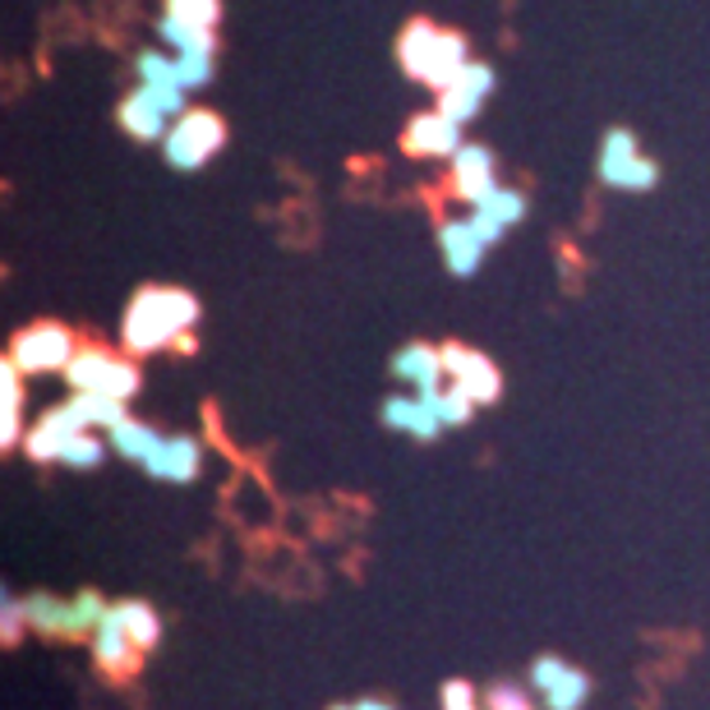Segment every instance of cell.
<instances>
[{
    "label": "cell",
    "instance_id": "1",
    "mask_svg": "<svg viewBox=\"0 0 710 710\" xmlns=\"http://www.w3.org/2000/svg\"><path fill=\"white\" fill-rule=\"evenodd\" d=\"M194 323H198V300L190 291H181V286H144L121 319V342L135 355H152V351H167L171 342L181 346Z\"/></svg>",
    "mask_w": 710,
    "mask_h": 710
},
{
    "label": "cell",
    "instance_id": "2",
    "mask_svg": "<svg viewBox=\"0 0 710 710\" xmlns=\"http://www.w3.org/2000/svg\"><path fill=\"white\" fill-rule=\"evenodd\" d=\"M397 65L406 70V79L425 83V88H453L457 75L471 65V56H466V37L453 33V28H438L430 24V19H411V24L402 28V37H397Z\"/></svg>",
    "mask_w": 710,
    "mask_h": 710
},
{
    "label": "cell",
    "instance_id": "3",
    "mask_svg": "<svg viewBox=\"0 0 710 710\" xmlns=\"http://www.w3.org/2000/svg\"><path fill=\"white\" fill-rule=\"evenodd\" d=\"M221 148H227V121H221L217 111L190 106L185 116L167 129L162 158H167V167H175V171H198V167H208Z\"/></svg>",
    "mask_w": 710,
    "mask_h": 710
},
{
    "label": "cell",
    "instance_id": "4",
    "mask_svg": "<svg viewBox=\"0 0 710 710\" xmlns=\"http://www.w3.org/2000/svg\"><path fill=\"white\" fill-rule=\"evenodd\" d=\"M595 175H600V185H609V190L646 194L660 181V167L651 158H641V144H637V135L628 125H614V129H605V139H600Z\"/></svg>",
    "mask_w": 710,
    "mask_h": 710
},
{
    "label": "cell",
    "instance_id": "5",
    "mask_svg": "<svg viewBox=\"0 0 710 710\" xmlns=\"http://www.w3.org/2000/svg\"><path fill=\"white\" fill-rule=\"evenodd\" d=\"M65 383L75 392H98V397H116V402H129L139 392V369L111 355L106 346H79V355L65 369Z\"/></svg>",
    "mask_w": 710,
    "mask_h": 710
},
{
    "label": "cell",
    "instance_id": "6",
    "mask_svg": "<svg viewBox=\"0 0 710 710\" xmlns=\"http://www.w3.org/2000/svg\"><path fill=\"white\" fill-rule=\"evenodd\" d=\"M75 355H79L75 332L65 323H33L10 342V365L19 374H56V369L65 374Z\"/></svg>",
    "mask_w": 710,
    "mask_h": 710
},
{
    "label": "cell",
    "instance_id": "7",
    "mask_svg": "<svg viewBox=\"0 0 710 710\" xmlns=\"http://www.w3.org/2000/svg\"><path fill=\"white\" fill-rule=\"evenodd\" d=\"M438 351H443V374L453 379V388H461L476 406L499 402L503 379H499V365L490 360V355H484V351H471V346H461V342H443Z\"/></svg>",
    "mask_w": 710,
    "mask_h": 710
},
{
    "label": "cell",
    "instance_id": "8",
    "mask_svg": "<svg viewBox=\"0 0 710 710\" xmlns=\"http://www.w3.org/2000/svg\"><path fill=\"white\" fill-rule=\"evenodd\" d=\"M494 88H499L494 65L471 60V65H466V70L457 75V83L438 93V111H443V116H453L457 125H471L480 111H484V102L494 98Z\"/></svg>",
    "mask_w": 710,
    "mask_h": 710
},
{
    "label": "cell",
    "instance_id": "9",
    "mask_svg": "<svg viewBox=\"0 0 710 710\" xmlns=\"http://www.w3.org/2000/svg\"><path fill=\"white\" fill-rule=\"evenodd\" d=\"M461 129L453 116H443V111H420V116L402 129V152L406 158H453V152L466 144Z\"/></svg>",
    "mask_w": 710,
    "mask_h": 710
},
{
    "label": "cell",
    "instance_id": "10",
    "mask_svg": "<svg viewBox=\"0 0 710 710\" xmlns=\"http://www.w3.org/2000/svg\"><path fill=\"white\" fill-rule=\"evenodd\" d=\"M198 471H204V448L190 434H167L162 448L144 461V476L158 484H194Z\"/></svg>",
    "mask_w": 710,
    "mask_h": 710
},
{
    "label": "cell",
    "instance_id": "11",
    "mask_svg": "<svg viewBox=\"0 0 710 710\" xmlns=\"http://www.w3.org/2000/svg\"><path fill=\"white\" fill-rule=\"evenodd\" d=\"M93 660L102 664L111 678H135L139 664H144L139 641L125 632V623L116 618V605H111V614L102 618V628L93 632Z\"/></svg>",
    "mask_w": 710,
    "mask_h": 710
},
{
    "label": "cell",
    "instance_id": "12",
    "mask_svg": "<svg viewBox=\"0 0 710 710\" xmlns=\"http://www.w3.org/2000/svg\"><path fill=\"white\" fill-rule=\"evenodd\" d=\"M448 162H453V190L466 204H480V198H490L499 190V162L484 144H461Z\"/></svg>",
    "mask_w": 710,
    "mask_h": 710
},
{
    "label": "cell",
    "instance_id": "13",
    "mask_svg": "<svg viewBox=\"0 0 710 710\" xmlns=\"http://www.w3.org/2000/svg\"><path fill=\"white\" fill-rule=\"evenodd\" d=\"M526 194L522 190H507V185H499L490 198H480V204H471V227L480 231V240L484 245H499V240L517 227V221H526Z\"/></svg>",
    "mask_w": 710,
    "mask_h": 710
},
{
    "label": "cell",
    "instance_id": "14",
    "mask_svg": "<svg viewBox=\"0 0 710 710\" xmlns=\"http://www.w3.org/2000/svg\"><path fill=\"white\" fill-rule=\"evenodd\" d=\"M388 374L397 383H406L415 392H438L443 388V351L438 346H425V342H406V346H397L392 351V360H388Z\"/></svg>",
    "mask_w": 710,
    "mask_h": 710
},
{
    "label": "cell",
    "instance_id": "15",
    "mask_svg": "<svg viewBox=\"0 0 710 710\" xmlns=\"http://www.w3.org/2000/svg\"><path fill=\"white\" fill-rule=\"evenodd\" d=\"M75 434H88V430L79 425V415L70 411V402H65V406H51V411L42 415L37 425L24 434V453H28L33 461H60L65 443H70Z\"/></svg>",
    "mask_w": 710,
    "mask_h": 710
},
{
    "label": "cell",
    "instance_id": "16",
    "mask_svg": "<svg viewBox=\"0 0 710 710\" xmlns=\"http://www.w3.org/2000/svg\"><path fill=\"white\" fill-rule=\"evenodd\" d=\"M379 415H383L388 430L411 434L415 443H434L443 434V420H438L434 402H425V397H402V392H397V397H388V402L379 406Z\"/></svg>",
    "mask_w": 710,
    "mask_h": 710
},
{
    "label": "cell",
    "instance_id": "17",
    "mask_svg": "<svg viewBox=\"0 0 710 710\" xmlns=\"http://www.w3.org/2000/svg\"><path fill=\"white\" fill-rule=\"evenodd\" d=\"M171 125H175V121L167 116L162 102L152 98L144 83H139L135 93H129V98L121 102V129H125L129 139H139V144H162Z\"/></svg>",
    "mask_w": 710,
    "mask_h": 710
},
{
    "label": "cell",
    "instance_id": "18",
    "mask_svg": "<svg viewBox=\"0 0 710 710\" xmlns=\"http://www.w3.org/2000/svg\"><path fill=\"white\" fill-rule=\"evenodd\" d=\"M438 250H443V263H448L453 277H476L480 263H484V240L471 221H443L438 227Z\"/></svg>",
    "mask_w": 710,
    "mask_h": 710
},
{
    "label": "cell",
    "instance_id": "19",
    "mask_svg": "<svg viewBox=\"0 0 710 710\" xmlns=\"http://www.w3.org/2000/svg\"><path fill=\"white\" fill-rule=\"evenodd\" d=\"M24 614H28V628L37 637H75V600L70 595H56V591H33L24 595Z\"/></svg>",
    "mask_w": 710,
    "mask_h": 710
},
{
    "label": "cell",
    "instance_id": "20",
    "mask_svg": "<svg viewBox=\"0 0 710 710\" xmlns=\"http://www.w3.org/2000/svg\"><path fill=\"white\" fill-rule=\"evenodd\" d=\"M162 438H167V434H158L152 425H144V420H121L116 430H106V443H111V448H116L125 461H139V466L162 448Z\"/></svg>",
    "mask_w": 710,
    "mask_h": 710
},
{
    "label": "cell",
    "instance_id": "21",
    "mask_svg": "<svg viewBox=\"0 0 710 710\" xmlns=\"http://www.w3.org/2000/svg\"><path fill=\"white\" fill-rule=\"evenodd\" d=\"M70 411L79 415L83 430H116L121 420H129L125 402H116V397H98V392H75Z\"/></svg>",
    "mask_w": 710,
    "mask_h": 710
},
{
    "label": "cell",
    "instance_id": "22",
    "mask_svg": "<svg viewBox=\"0 0 710 710\" xmlns=\"http://www.w3.org/2000/svg\"><path fill=\"white\" fill-rule=\"evenodd\" d=\"M19 411H24V388H19V369L5 360L0 365V448L19 443Z\"/></svg>",
    "mask_w": 710,
    "mask_h": 710
},
{
    "label": "cell",
    "instance_id": "23",
    "mask_svg": "<svg viewBox=\"0 0 710 710\" xmlns=\"http://www.w3.org/2000/svg\"><path fill=\"white\" fill-rule=\"evenodd\" d=\"M116 618L125 623V632L139 641V651H152L162 641V618H158V609H152L148 600H121Z\"/></svg>",
    "mask_w": 710,
    "mask_h": 710
},
{
    "label": "cell",
    "instance_id": "24",
    "mask_svg": "<svg viewBox=\"0 0 710 710\" xmlns=\"http://www.w3.org/2000/svg\"><path fill=\"white\" fill-rule=\"evenodd\" d=\"M540 701H545V710H582L591 701V674L572 664V669L549 687V692H540Z\"/></svg>",
    "mask_w": 710,
    "mask_h": 710
},
{
    "label": "cell",
    "instance_id": "25",
    "mask_svg": "<svg viewBox=\"0 0 710 710\" xmlns=\"http://www.w3.org/2000/svg\"><path fill=\"white\" fill-rule=\"evenodd\" d=\"M415 397H425V402H434L438 420H443V430H461V425H471V415H476V402L466 397L461 388H438V392H415Z\"/></svg>",
    "mask_w": 710,
    "mask_h": 710
},
{
    "label": "cell",
    "instance_id": "26",
    "mask_svg": "<svg viewBox=\"0 0 710 710\" xmlns=\"http://www.w3.org/2000/svg\"><path fill=\"white\" fill-rule=\"evenodd\" d=\"M158 37L171 47V56H181V51H217V37L213 33H198V28L181 24V19H171V14L158 19Z\"/></svg>",
    "mask_w": 710,
    "mask_h": 710
},
{
    "label": "cell",
    "instance_id": "27",
    "mask_svg": "<svg viewBox=\"0 0 710 710\" xmlns=\"http://www.w3.org/2000/svg\"><path fill=\"white\" fill-rule=\"evenodd\" d=\"M167 14L198 33H217L221 24V0H167Z\"/></svg>",
    "mask_w": 710,
    "mask_h": 710
},
{
    "label": "cell",
    "instance_id": "28",
    "mask_svg": "<svg viewBox=\"0 0 710 710\" xmlns=\"http://www.w3.org/2000/svg\"><path fill=\"white\" fill-rule=\"evenodd\" d=\"M135 75H139L144 88H181L175 56H167V51H139L135 56Z\"/></svg>",
    "mask_w": 710,
    "mask_h": 710
},
{
    "label": "cell",
    "instance_id": "29",
    "mask_svg": "<svg viewBox=\"0 0 710 710\" xmlns=\"http://www.w3.org/2000/svg\"><path fill=\"white\" fill-rule=\"evenodd\" d=\"M102 457H106V448L93 438V430H88V434H75L70 443H65L60 466H70V471H98Z\"/></svg>",
    "mask_w": 710,
    "mask_h": 710
},
{
    "label": "cell",
    "instance_id": "30",
    "mask_svg": "<svg viewBox=\"0 0 710 710\" xmlns=\"http://www.w3.org/2000/svg\"><path fill=\"white\" fill-rule=\"evenodd\" d=\"M175 75H181V88L194 93V88L213 83V51H181L175 56Z\"/></svg>",
    "mask_w": 710,
    "mask_h": 710
},
{
    "label": "cell",
    "instance_id": "31",
    "mask_svg": "<svg viewBox=\"0 0 710 710\" xmlns=\"http://www.w3.org/2000/svg\"><path fill=\"white\" fill-rule=\"evenodd\" d=\"M568 669H572V664L563 655H536V660H530V687H536V692H549V687L559 683Z\"/></svg>",
    "mask_w": 710,
    "mask_h": 710
},
{
    "label": "cell",
    "instance_id": "32",
    "mask_svg": "<svg viewBox=\"0 0 710 710\" xmlns=\"http://www.w3.org/2000/svg\"><path fill=\"white\" fill-rule=\"evenodd\" d=\"M438 701H443V710H484L480 706V692L466 678H448V683H443Z\"/></svg>",
    "mask_w": 710,
    "mask_h": 710
},
{
    "label": "cell",
    "instance_id": "33",
    "mask_svg": "<svg viewBox=\"0 0 710 710\" xmlns=\"http://www.w3.org/2000/svg\"><path fill=\"white\" fill-rule=\"evenodd\" d=\"M19 628H28V614H24V600H14V595H5L0 600V637H5V646H14L19 637Z\"/></svg>",
    "mask_w": 710,
    "mask_h": 710
},
{
    "label": "cell",
    "instance_id": "34",
    "mask_svg": "<svg viewBox=\"0 0 710 710\" xmlns=\"http://www.w3.org/2000/svg\"><path fill=\"white\" fill-rule=\"evenodd\" d=\"M484 710H536V706L526 701L522 687H513V683H494L490 692H484Z\"/></svg>",
    "mask_w": 710,
    "mask_h": 710
},
{
    "label": "cell",
    "instance_id": "35",
    "mask_svg": "<svg viewBox=\"0 0 710 710\" xmlns=\"http://www.w3.org/2000/svg\"><path fill=\"white\" fill-rule=\"evenodd\" d=\"M355 706H360V710H397L392 701H379V697H369V701H355Z\"/></svg>",
    "mask_w": 710,
    "mask_h": 710
},
{
    "label": "cell",
    "instance_id": "36",
    "mask_svg": "<svg viewBox=\"0 0 710 710\" xmlns=\"http://www.w3.org/2000/svg\"><path fill=\"white\" fill-rule=\"evenodd\" d=\"M328 710H360V706H328Z\"/></svg>",
    "mask_w": 710,
    "mask_h": 710
}]
</instances>
